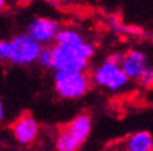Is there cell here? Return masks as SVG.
Masks as SVG:
<instances>
[{
    "label": "cell",
    "instance_id": "18",
    "mask_svg": "<svg viewBox=\"0 0 153 151\" xmlns=\"http://www.w3.org/2000/svg\"><path fill=\"white\" fill-rule=\"evenodd\" d=\"M4 3H6V0H0V10L4 7Z\"/></svg>",
    "mask_w": 153,
    "mask_h": 151
},
{
    "label": "cell",
    "instance_id": "1",
    "mask_svg": "<svg viewBox=\"0 0 153 151\" xmlns=\"http://www.w3.org/2000/svg\"><path fill=\"white\" fill-rule=\"evenodd\" d=\"M52 68L55 71H85L94 56V45L85 41L79 48L56 44L52 46Z\"/></svg>",
    "mask_w": 153,
    "mask_h": 151
},
{
    "label": "cell",
    "instance_id": "8",
    "mask_svg": "<svg viewBox=\"0 0 153 151\" xmlns=\"http://www.w3.org/2000/svg\"><path fill=\"white\" fill-rule=\"evenodd\" d=\"M67 129L73 133V136L79 142V144H83L92 131V119L89 114L81 113L71 120Z\"/></svg>",
    "mask_w": 153,
    "mask_h": 151
},
{
    "label": "cell",
    "instance_id": "16",
    "mask_svg": "<svg viewBox=\"0 0 153 151\" xmlns=\"http://www.w3.org/2000/svg\"><path fill=\"white\" fill-rule=\"evenodd\" d=\"M49 1H51L52 6H62V4L70 3V1H73V0H49Z\"/></svg>",
    "mask_w": 153,
    "mask_h": 151
},
{
    "label": "cell",
    "instance_id": "7",
    "mask_svg": "<svg viewBox=\"0 0 153 151\" xmlns=\"http://www.w3.org/2000/svg\"><path fill=\"white\" fill-rule=\"evenodd\" d=\"M148 66L146 55L142 50L133 49L127 53H124V57L122 60L120 67L124 71V74L130 79H138L145 67Z\"/></svg>",
    "mask_w": 153,
    "mask_h": 151
},
{
    "label": "cell",
    "instance_id": "14",
    "mask_svg": "<svg viewBox=\"0 0 153 151\" xmlns=\"http://www.w3.org/2000/svg\"><path fill=\"white\" fill-rule=\"evenodd\" d=\"M11 53V42L0 40V60H8Z\"/></svg>",
    "mask_w": 153,
    "mask_h": 151
},
{
    "label": "cell",
    "instance_id": "13",
    "mask_svg": "<svg viewBox=\"0 0 153 151\" xmlns=\"http://www.w3.org/2000/svg\"><path fill=\"white\" fill-rule=\"evenodd\" d=\"M137 80L140 82V85L142 87L152 88L153 87V68L152 67H149V66L145 67V69L141 72V75L138 76Z\"/></svg>",
    "mask_w": 153,
    "mask_h": 151
},
{
    "label": "cell",
    "instance_id": "5",
    "mask_svg": "<svg viewBox=\"0 0 153 151\" xmlns=\"http://www.w3.org/2000/svg\"><path fill=\"white\" fill-rule=\"evenodd\" d=\"M60 23L49 18H34L29 22L26 33L30 34L40 44L48 45L56 40V35L60 30Z\"/></svg>",
    "mask_w": 153,
    "mask_h": 151
},
{
    "label": "cell",
    "instance_id": "12",
    "mask_svg": "<svg viewBox=\"0 0 153 151\" xmlns=\"http://www.w3.org/2000/svg\"><path fill=\"white\" fill-rule=\"evenodd\" d=\"M52 60H53L52 46H42L37 56L38 66H41L42 68H52Z\"/></svg>",
    "mask_w": 153,
    "mask_h": 151
},
{
    "label": "cell",
    "instance_id": "2",
    "mask_svg": "<svg viewBox=\"0 0 153 151\" xmlns=\"http://www.w3.org/2000/svg\"><path fill=\"white\" fill-rule=\"evenodd\" d=\"M90 79L85 71H56L53 79L55 90L62 98L75 99L88 93Z\"/></svg>",
    "mask_w": 153,
    "mask_h": 151
},
{
    "label": "cell",
    "instance_id": "6",
    "mask_svg": "<svg viewBox=\"0 0 153 151\" xmlns=\"http://www.w3.org/2000/svg\"><path fill=\"white\" fill-rule=\"evenodd\" d=\"M13 135L18 144H32L38 136V124L36 119L30 114L21 116L13 125Z\"/></svg>",
    "mask_w": 153,
    "mask_h": 151
},
{
    "label": "cell",
    "instance_id": "17",
    "mask_svg": "<svg viewBox=\"0 0 153 151\" xmlns=\"http://www.w3.org/2000/svg\"><path fill=\"white\" fill-rule=\"evenodd\" d=\"M4 119V106H3V102L0 101V121H3Z\"/></svg>",
    "mask_w": 153,
    "mask_h": 151
},
{
    "label": "cell",
    "instance_id": "15",
    "mask_svg": "<svg viewBox=\"0 0 153 151\" xmlns=\"http://www.w3.org/2000/svg\"><path fill=\"white\" fill-rule=\"evenodd\" d=\"M123 57H124V53H122V52H114V53H111L108 56V59L111 60V61H114V63H116V64L120 66Z\"/></svg>",
    "mask_w": 153,
    "mask_h": 151
},
{
    "label": "cell",
    "instance_id": "11",
    "mask_svg": "<svg viewBox=\"0 0 153 151\" xmlns=\"http://www.w3.org/2000/svg\"><path fill=\"white\" fill-rule=\"evenodd\" d=\"M81 147L79 142L73 136V133L68 129H63L56 138L55 148L59 151H75Z\"/></svg>",
    "mask_w": 153,
    "mask_h": 151
},
{
    "label": "cell",
    "instance_id": "10",
    "mask_svg": "<svg viewBox=\"0 0 153 151\" xmlns=\"http://www.w3.org/2000/svg\"><path fill=\"white\" fill-rule=\"evenodd\" d=\"M55 42L56 44L68 45V46H74V48H79L85 42V40H83L82 34L78 30L71 29V27H64L59 30Z\"/></svg>",
    "mask_w": 153,
    "mask_h": 151
},
{
    "label": "cell",
    "instance_id": "3",
    "mask_svg": "<svg viewBox=\"0 0 153 151\" xmlns=\"http://www.w3.org/2000/svg\"><path fill=\"white\" fill-rule=\"evenodd\" d=\"M128 80L130 78L124 74L122 67L109 59L104 60L92 74V82L109 91L122 90L124 86H127Z\"/></svg>",
    "mask_w": 153,
    "mask_h": 151
},
{
    "label": "cell",
    "instance_id": "9",
    "mask_svg": "<svg viewBox=\"0 0 153 151\" xmlns=\"http://www.w3.org/2000/svg\"><path fill=\"white\" fill-rule=\"evenodd\" d=\"M126 150L128 151H152L153 150V136L146 131H140L126 139Z\"/></svg>",
    "mask_w": 153,
    "mask_h": 151
},
{
    "label": "cell",
    "instance_id": "4",
    "mask_svg": "<svg viewBox=\"0 0 153 151\" xmlns=\"http://www.w3.org/2000/svg\"><path fill=\"white\" fill-rule=\"evenodd\" d=\"M11 53L8 61L15 66H29L37 61L38 52L41 50L42 44L34 40L30 34L22 33L11 40Z\"/></svg>",
    "mask_w": 153,
    "mask_h": 151
}]
</instances>
